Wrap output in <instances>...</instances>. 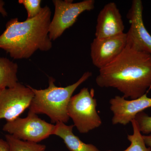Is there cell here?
Here are the masks:
<instances>
[{"instance_id": "6da1fadb", "label": "cell", "mask_w": 151, "mask_h": 151, "mask_svg": "<svg viewBox=\"0 0 151 151\" xmlns=\"http://www.w3.org/2000/svg\"><path fill=\"white\" fill-rule=\"evenodd\" d=\"M96 84L122 92L125 99L134 100L151 89V55L126 47L122 53L99 70Z\"/></svg>"}, {"instance_id": "7a4b0ae2", "label": "cell", "mask_w": 151, "mask_h": 151, "mask_svg": "<svg viewBox=\"0 0 151 151\" xmlns=\"http://www.w3.org/2000/svg\"><path fill=\"white\" fill-rule=\"evenodd\" d=\"M51 15L50 9L45 6L33 18L24 22L11 19L0 35V49L14 59H27L38 50H50L52 47L49 37Z\"/></svg>"}, {"instance_id": "3957f363", "label": "cell", "mask_w": 151, "mask_h": 151, "mask_svg": "<svg viewBox=\"0 0 151 151\" xmlns=\"http://www.w3.org/2000/svg\"><path fill=\"white\" fill-rule=\"evenodd\" d=\"M92 76V72H85L78 81L64 87L55 86V79L51 77L46 89H37L29 86L34 93L29 111L36 114H45L52 123H67L70 119L68 106L73 92Z\"/></svg>"}, {"instance_id": "277c9868", "label": "cell", "mask_w": 151, "mask_h": 151, "mask_svg": "<svg viewBox=\"0 0 151 151\" xmlns=\"http://www.w3.org/2000/svg\"><path fill=\"white\" fill-rule=\"evenodd\" d=\"M94 91L82 88L78 94L72 96L68 106V114L72 119L74 127L81 134H86L102 125L96 107Z\"/></svg>"}, {"instance_id": "5b68a950", "label": "cell", "mask_w": 151, "mask_h": 151, "mask_svg": "<svg viewBox=\"0 0 151 151\" xmlns=\"http://www.w3.org/2000/svg\"><path fill=\"white\" fill-rule=\"evenodd\" d=\"M55 125L39 118L35 113L29 111L27 117H19L7 122L3 130L15 137L25 141L38 143L53 135Z\"/></svg>"}, {"instance_id": "8992f818", "label": "cell", "mask_w": 151, "mask_h": 151, "mask_svg": "<svg viewBox=\"0 0 151 151\" xmlns=\"http://www.w3.org/2000/svg\"><path fill=\"white\" fill-rule=\"evenodd\" d=\"M52 2L55 11L49 29V37L51 40H55L60 37L65 30L75 23L81 13L92 10L95 5L94 0H84L77 3L68 0H54Z\"/></svg>"}, {"instance_id": "52a82bcc", "label": "cell", "mask_w": 151, "mask_h": 151, "mask_svg": "<svg viewBox=\"0 0 151 151\" xmlns=\"http://www.w3.org/2000/svg\"><path fill=\"white\" fill-rule=\"evenodd\" d=\"M34 93L29 86L18 83L12 88L0 91V120L11 122L29 108Z\"/></svg>"}, {"instance_id": "ba28073f", "label": "cell", "mask_w": 151, "mask_h": 151, "mask_svg": "<svg viewBox=\"0 0 151 151\" xmlns=\"http://www.w3.org/2000/svg\"><path fill=\"white\" fill-rule=\"evenodd\" d=\"M143 5L141 0L132 1L127 14L130 27L127 35V46L151 55V35L143 21Z\"/></svg>"}, {"instance_id": "9c48e42d", "label": "cell", "mask_w": 151, "mask_h": 151, "mask_svg": "<svg viewBox=\"0 0 151 151\" xmlns=\"http://www.w3.org/2000/svg\"><path fill=\"white\" fill-rule=\"evenodd\" d=\"M127 45L125 33L105 38H95L91 44L90 56L92 63L98 69H102L116 59Z\"/></svg>"}, {"instance_id": "30bf717a", "label": "cell", "mask_w": 151, "mask_h": 151, "mask_svg": "<svg viewBox=\"0 0 151 151\" xmlns=\"http://www.w3.org/2000/svg\"><path fill=\"white\" fill-rule=\"evenodd\" d=\"M147 94L134 100H127L123 97L116 96L110 100V109L113 112V125H126L140 112L151 107V98Z\"/></svg>"}, {"instance_id": "8fae6325", "label": "cell", "mask_w": 151, "mask_h": 151, "mask_svg": "<svg viewBox=\"0 0 151 151\" xmlns=\"http://www.w3.org/2000/svg\"><path fill=\"white\" fill-rule=\"evenodd\" d=\"M125 27L122 16L114 2L106 4L97 18L96 38L111 37L124 33Z\"/></svg>"}, {"instance_id": "7c38bea8", "label": "cell", "mask_w": 151, "mask_h": 151, "mask_svg": "<svg viewBox=\"0 0 151 151\" xmlns=\"http://www.w3.org/2000/svg\"><path fill=\"white\" fill-rule=\"evenodd\" d=\"M74 127L73 125L68 126L62 122L57 123L53 135L61 138L70 151H102L92 144L83 142L73 134Z\"/></svg>"}, {"instance_id": "4fadbf2b", "label": "cell", "mask_w": 151, "mask_h": 151, "mask_svg": "<svg viewBox=\"0 0 151 151\" xmlns=\"http://www.w3.org/2000/svg\"><path fill=\"white\" fill-rule=\"evenodd\" d=\"M17 63L6 58H0V91L18 84Z\"/></svg>"}, {"instance_id": "5bb4252c", "label": "cell", "mask_w": 151, "mask_h": 151, "mask_svg": "<svg viewBox=\"0 0 151 151\" xmlns=\"http://www.w3.org/2000/svg\"><path fill=\"white\" fill-rule=\"evenodd\" d=\"M8 144V151H45L46 146L37 143L19 139L12 135H5Z\"/></svg>"}, {"instance_id": "9a60e30c", "label": "cell", "mask_w": 151, "mask_h": 151, "mask_svg": "<svg viewBox=\"0 0 151 151\" xmlns=\"http://www.w3.org/2000/svg\"><path fill=\"white\" fill-rule=\"evenodd\" d=\"M131 123L133 127V134L132 135H128L127 137L131 144L126 150L123 151H151L150 148L146 147L143 139V135L139 129L135 119L132 120Z\"/></svg>"}, {"instance_id": "2e32d148", "label": "cell", "mask_w": 151, "mask_h": 151, "mask_svg": "<svg viewBox=\"0 0 151 151\" xmlns=\"http://www.w3.org/2000/svg\"><path fill=\"white\" fill-rule=\"evenodd\" d=\"M19 3L23 5L27 11V19L36 17L42 9L41 7L40 0H19Z\"/></svg>"}, {"instance_id": "e0dca14e", "label": "cell", "mask_w": 151, "mask_h": 151, "mask_svg": "<svg viewBox=\"0 0 151 151\" xmlns=\"http://www.w3.org/2000/svg\"><path fill=\"white\" fill-rule=\"evenodd\" d=\"M134 119L142 134H147L151 133V116L143 111L138 113Z\"/></svg>"}, {"instance_id": "ac0fdd59", "label": "cell", "mask_w": 151, "mask_h": 151, "mask_svg": "<svg viewBox=\"0 0 151 151\" xmlns=\"http://www.w3.org/2000/svg\"><path fill=\"white\" fill-rule=\"evenodd\" d=\"M8 144L6 141L0 139V151H8Z\"/></svg>"}, {"instance_id": "d6986e66", "label": "cell", "mask_w": 151, "mask_h": 151, "mask_svg": "<svg viewBox=\"0 0 151 151\" xmlns=\"http://www.w3.org/2000/svg\"><path fill=\"white\" fill-rule=\"evenodd\" d=\"M142 137L146 146H148L151 151V134L143 135Z\"/></svg>"}, {"instance_id": "ffe728a7", "label": "cell", "mask_w": 151, "mask_h": 151, "mask_svg": "<svg viewBox=\"0 0 151 151\" xmlns=\"http://www.w3.org/2000/svg\"><path fill=\"white\" fill-rule=\"evenodd\" d=\"M4 2L2 0H0V13L4 17L7 16V12L4 7Z\"/></svg>"}]
</instances>
